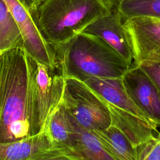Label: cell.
I'll return each mask as SVG.
<instances>
[{"mask_svg": "<svg viewBox=\"0 0 160 160\" xmlns=\"http://www.w3.org/2000/svg\"><path fill=\"white\" fill-rule=\"evenodd\" d=\"M36 61L23 47L0 54V142L39 133L34 98Z\"/></svg>", "mask_w": 160, "mask_h": 160, "instance_id": "6da1fadb", "label": "cell"}, {"mask_svg": "<svg viewBox=\"0 0 160 160\" xmlns=\"http://www.w3.org/2000/svg\"><path fill=\"white\" fill-rule=\"evenodd\" d=\"M52 48L57 68L64 78H122L130 68L106 42L85 31Z\"/></svg>", "mask_w": 160, "mask_h": 160, "instance_id": "7a4b0ae2", "label": "cell"}, {"mask_svg": "<svg viewBox=\"0 0 160 160\" xmlns=\"http://www.w3.org/2000/svg\"><path fill=\"white\" fill-rule=\"evenodd\" d=\"M112 10L106 0H41L31 13L52 46L70 40Z\"/></svg>", "mask_w": 160, "mask_h": 160, "instance_id": "3957f363", "label": "cell"}, {"mask_svg": "<svg viewBox=\"0 0 160 160\" xmlns=\"http://www.w3.org/2000/svg\"><path fill=\"white\" fill-rule=\"evenodd\" d=\"M62 104L74 120L88 129H103L111 124L109 110L102 98L78 79L65 78Z\"/></svg>", "mask_w": 160, "mask_h": 160, "instance_id": "277c9868", "label": "cell"}, {"mask_svg": "<svg viewBox=\"0 0 160 160\" xmlns=\"http://www.w3.org/2000/svg\"><path fill=\"white\" fill-rule=\"evenodd\" d=\"M65 78L58 68L36 61L34 98L39 132H44L52 113L62 101Z\"/></svg>", "mask_w": 160, "mask_h": 160, "instance_id": "5b68a950", "label": "cell"}, {"mask_svg": "<svg viewBox=\"0 0 160 160\" xmlns=\"http://www.w3.org/2000/svg\"><path fill=\"white\" fill-rule=\"evenodd\" d=\"M4 1L20 31L28 54L35 61L56 69L54 50L41 34L28 8L20 0Z\"/></svg>", "mask_w": 160, "mask_h": 160, "instance_id": "8992f818", "label": "cell"}, {"mask_svg": "<svg viewBox=\"0 0 160 160\" xmlns=\"http://www.w3.org/2000/svg\"><path fill=\"white\" fill-rule=\"evenodd\" d=\"M131 47L133 62L160 59V19L134 17L123 21Z\"/></svg>", "mask_w": 160, "mask_h": 160, "instance_id": "52a82bcc", "label": "cell"}, {"mask_svg": "<svg viewBox=\"0 0 160 160\" xmlns=\"http://www.w3.org/2000/svg\"><path fill=\"white\" fill-rule=\"evenodd\" d=\"M131 99L145 116L160 127V90L139 66L134 63L122 77Z\"/></svg>", "mask_w": 160, "mask_h": 160, "instance_id": "ba28073f", "label": "cell"}, {"mask_svg": "<svg viewBox=\"0 0 160 160\" xmlns=\"http://www.w3.org/2000/svg\"><path fill=\"white\" fill-rule=\"evenodd\" d=\"M72 159L71 152L53 144L46 131L14 142H0V160Z\"/></svg>", "mask_w": 160, "mask_h": 160, "instance_id": "9c48e42d", "label": "cell"}, {"mask_svg": "<svg viewBox=\"0 0 160 160\" xmlns=\"http://www.w3.org/2000/svg\"><path fill=\"white\" fill-rule=\"evenodd\" d=\"M101 38L111 46L131 67L133 62L131 47L123 21L115 9L99 18L84 31Z\"/></svg>", "mask_w": 160, "mask_h": 160, "instance_id": "30bf717a", "label": "cell"}, {"mask_svg": "<svg viewBox=\"0 0 160 160\" xmlns=\"http://www.w3.org/2000/svg\"><path fill=\"white\" fill-rule=\"evenodd\" d=\"M102 99L109 110L111 119V124L119 129L128 138L136 149L152 139L155 132H159L158 127L151 122L116 107L102 98Z\"/></svg>", "mask_w": 160, "mask_h": 160, "instance_id": "8fae6325", "label": "cell"}, {"mask_svg": "<svg viewBox=\"0 0 160 160\" xmlns=\"http://www.w3.org/2000/svg\"><path fill=\"white\" fill-rule=\"evenodd\" d=\"M82 81L108 102L151 122L129 98L124 88L122 78L89 76Z\"/></svg>", "mask_w": 160, "mask_h": 160, "instance_id": "7c38bea8", "label": "cell"}, {"mask_svg": "<svg viewBox=\"0 0 160 160\" xmlns=\"http://www.w3.org/2000/svg\"><path fill=\"white\" fill-rule=\"evenodd\" d=\"M53 144L74 154L78 160L79 156L74 151L75 130L70 114L62 104L51 116L45 128Z\"/></svg>", "mask_w": 160, "mask_h": 160, "instance_id": "4fadbf2b", "label": "cell"}, {"mask_svg": "<svg viewBox=\"0 0 160 160\" xmlns=\"http://www.w3.org/2000/svg\"><path fill=\"white\" fill-rule=\"evenodd\" d=\"M93 131L112 160H137L136 148L114 126Z\"/></svg>", "mask_w": 160, "mask_h": 160, "instance_id": "5bb4252c", "label": "cell"}, {"mask_svg": "<svg viewBox=\"0 0 160 160\" xmlns=\"http://www.w3.org/2000/svg\"><path fill=\"white\" fill-rule=\"evenodd\" d=\"M71 118L75 130L74 149L79 159L112 160L94 132L81 126L71 116Z\"/></svg>", "mask_w": 160, "mask_h": 160, "instance_id": "9a60e30c", "label": "cell"}, {"mask_svg": "<svg viewBox=\"0 0 160 160\" xmlns=\"http://www.w3.org/2000/svg\"><path fill=\"white\" fill-rule=\"evenodd\" d=\"M113 9L122 21L134 17L160 19V0H119Z\"/></svg>", "mask_w": 160, "mask_h": 160, "instance_id": "2e32d148", "label": "cell"}, {"mask_svg": "<svg viewBox=\"0 0 160 160\" xmlns=\"http://www.w3.org/2000/svg\"><path fill=\"white\" fill-rule=\"evenodd\" d=\"M23 47L22 38L4 0H0V51Z\"/></svg>", "mask_w": 160, "mask_h": 160, "instance_id": "e0dca14e", "label": "cell"}, {"mask_svg": "<svg viewBox=\"0 0 160 160\" xmlns=\"http://www.w3.org/2000/svg\"><path fill=\"white\" fill-rule=\"evenodd\" d=\"M137 160H160V132L136 148Z\"/></svg>", "mask_w": 160, "mask_h": 160, "instance_id": "ac0fdd59", "label": "cell"}, {"mask_svg": "<svg viewBox=\"0 0 160 160\" xmlns=\"http://www.w3.org/2000/svg\"><path fill=\"white\" fill-rule=\"evenodd\" d=\"M160 90V60L146 61L138 65Z\"/></svg>", "mask_w": 160, "mask_h": 160, "instance_id": "d6986e66", "label": "cell"}, {"mask_svg": "<svg viewBox=\"0 0 160 160\" xmlns=\"http://www.w3.org/2000/svg\"><path fill=\"white\" fill-rule=\"evenodd\" d=\"M22 3H24L31 12L39 3L41 0H20Z\"/></svg>", "mask_w": 160, "mask_h": 160, "instance_id": "ffe728a7", "label": "cell"}, {"mask_svg": "<svg viewBox=\"0 0 160 160\" xmlns=\"http://www.w3.org/2000/svg\"><path fill=\"white\" fill-rule=\"evenodd\" d=\"M108 3L111 6L112 9H114L115 7L116 6L118 2V1L119 0H106Z\"/></svg>", "mask_w": 160, "mask_h": 160, "instance_id": "44dd1931", "label": "cell"}, {"mask_svg": "<svg viewBox=\"0 0 160 160\" xmlns=\"http://www.w3.org/2000/svg\"><path fill=\"white\" fill-rule=\"evenodd\" d=\"M2 52V51H0V54H1V52Z\"/></svg>", "mask_w": 160, "mask_h": 160, "instance_id": "7402d4cb", "label": "cell"}, {"mask_svg": "<svg viewBox=\"0 0 160 160\" xmlns=\"http://www.w3.org/2000/svg\"><path fill=\"white\" fill-rule=\"evenodd\" d=\"M159 60H160V59H159V60H157V61H159Z\"/></svg>", "mask_w": 160, "mask_h": 160, "instance_id": "603a6c76", "label": "cell"}]
</instances>
